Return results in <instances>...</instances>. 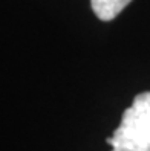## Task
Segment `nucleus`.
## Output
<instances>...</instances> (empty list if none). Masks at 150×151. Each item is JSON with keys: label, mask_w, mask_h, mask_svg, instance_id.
Listing matches in <instances>:
<instances>
[{"label": "nucleus", "mask_w": 150, "mask_h": 151, "mask_svg": "<svg viewBox=\"0 0 150 151\" xmlns=\"http://www.w3.org/2000/svg\"><path fill=\"white\" fill-rule=\"evenodd\" d=\"M106 142L112 145V151H150V92L135 96Z\"/></svg>", "instance_id": "obj_1"}, {"label": "nucleus", "mask_w": 150, "mask_h": 151, "mask_svg": "<svg viewBox=\"0 0 150 151\" xmlns=\"http://www.w3.org/2000/svg\"><path fill=\"white\" fill-rule=\"evenodd\" d=\"M132 0H91L95 15L103 22L113 20Z\"/></svg>", "instance_id": "obj_2"}]
</instances>
